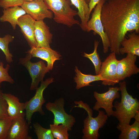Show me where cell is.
Listing matches in <instances>:
<instances>
[{
	"label": "cell",
	"instance_id": "obj_11",
	"mask_svg": "<svg viewBox=\"0 0 139 139\" xmlns=\"http://www.w3.org/2000/svg\"><path fill=\"white\" fill-rule=\"evenodd\" d=\"M21 7L36 21L51 19L53 17L52 12L48 9L43 0L24 2Z\"/></svg>",
	"mask_w": 139,
	"mask_h": 139
},
{
	"label": "cell",
	"instance_id": "obj_26",
	"mask_svg": "<svg viewBox=\"0 0 139 139\" xmlns=\"http://www.w3.org/2000/svg\"><path fill=\"white\" fill-rule=\"evenodd\" d=\"M33 126L38 139H54L50 128H45L37 123H34Z\"/></svg>",
	"mask_w": 139,
	"mask_h": 139
},
{
	"label": "cell",
	"instance_id": "obj_22",
	"mask_svg": "<svg viewBox=\"0 0 139 139\" xmlns=\"http://www.w3.org/2000/svg\"><path fill=\"white\" fill-rule=\"evenodd\" d=\"M117 128L121 131L119 139H137L139 136V122L135 120L131 125H118Z\"/></svg>",
	"mask_w": 139,
	"mask_h": 139
},
{
	"label": "cell",
	"instance_id": "obj_31",
	"mask_svg": "<svg viewBox=\"0 0 139 139\" xmlns=\"http://www.w3.org/2000/svg\"><path fill=\"white\" fill-rule=\"evenodd\" d=\"M100 0H90L88 4L89 13L90 14L92 10Z\"/></svg>",
	"mask_w": 139,
	"mask_h": 139
},
{
	"label": "cell",
	"instance_id": "obj_12",
	"mask_svg": "<svg viewBox=\"0 0 139 139\" xmlns=\"http://www.w3.org/2000/svg\"><path fill=\"white\" fill-rule=\"evenodd\" d=\"M137 57L136 55L129 53L125 58L118 60L117 77L119 81L139 72V68L135 64Z\"/></svg>",
	"mask_w": 139,
	"mask_h": 139
},
{
	"label": "cell",
	"instance_id": "obj_21",
	"mask_svg": "<svg viewBox=\"0 0 139 139\" xmlns=\"http://www.w3.org/2000/svg\"><path fill=\"white\" fill-rule=\"evenodd\" d=\"M75 70L76 76L74 79L76 84V88L77 89L86 86H92L90 83L92 82L102 80V78L100 74L93 75L84 74L82 73L77 66L75 67Z\"/></svg>",
	"mask_w": 139,
	"mask_h": 139
},
{
	"label": "cell",
	"instance_id": "obj_27",
	"mask_svg": "<svg viewBox=\"0 0 139 139\" xmlns=\"http://www.w3.org/2000/svg\"><path fill=\"white\" fill-rule=\"evenodd\" d=\"M12 119L8 116L0 120V139H6Z\"/></svg>",
	"mask_w": 139,
	"mask_h": 139
},
{
	"label": "cell",
	"instance_id": "obj_8",
	"mask_svg": "<svg viewBox=\"0 0 139 139\" xmlns=\"http://www.w3.org/2000/svg\"><path fill=\"white\" fill-rule=\"evenodd\" d=\"M64 99L60 98L56 100L54 102H48L46 105V108L54 115V124L64 125L67 126L68 131H71L76 122V119L73 116L66 112L64 107Z\"/></svg>",
	"mask_w": 139,
	"mask_h": 139
},
{
	"label": "cell",
	"instance_id": "obj_4",
	"mask_svg": "<svg viewBox=\"0 0 139 139\" xmlns=\"http://www.w3.org/2000/svg\"><path fill=\"white\" fill-rule=\"evenodd\" d=\"M53 81L54 79L50 78L41 82L40 86L36 89L34 95L29 101L25 102L26 120L29 125L35 112H38L42 115H45V113L42 108L43 105L46 102L43 96V92Z\"/></svg>",
	"mask_w": 139,
	"mask_h": 139
},
{
	"label": "cell",
	"instance_id": "obj_10",
	"mask_svg": "<svg viewBox=\"0 0 139 139\" xmlns=\"http://www.w3.org/2000/svg\"><path fill=\"white\" fill-rule=\"evenodd\" d=\"M116 54L111 52L102 62L99 74L102 78L103 85L114 86L119 82L117 77L118 60Z\"/></svg>",
	"mask_w": 139,
	"mask_h": 139
},
{
	"label": "cell",
	"instance_id": "obj_35",
	"mask_svg": "<svg viewBox=\"0 0 139 139\" xmlns=\"http://www.w3.org/2000/svg\"><path fill=\"white\" fill-rule=\"evenodd\" d=\"M105 0V1H107V0Z\"/></svg>",
	"mask_w": 139,
	"mask_h": 139
},
{
	"label": "cell",
	"instance_id": "obj_20",
	"mask_svg": "<svg viewBox=\"0 0 139 139\" xmlns=\"http://www.w3.org/2000/svg\"><path fill=\"white\" fill-rule=\"evenodd\" d=\"M72 4L78 10L77 15L79 17L81 23L80 25L82 30L86 31L87 24L90 14L88 4L86 0H70Z\"/></svg>",
	"mask_w": 139,
	"mask_h": 139
},
{
	"label": "cell",
	"instance_id": "obj_33",
	"mask_svg": "<svg viewBox=\"0 0 139 139\" xmlns=\"http://www.w3.org/2000/svg\"><path fill=\"white\" fill-rule=\"evenodd\" d=\"M24 2H31L35 0H23Z\"/></svg>",
	"mask_w": 139,
	"mask_h": 139
},
{
	"label": "cell",
	"instance_id": "obj_32",
	"mask_svg": "<svg viewBox=\"0 0 139 139\" xmlns=\"http://www.w3.org/2000/svg\"><path fill=\"white\" fill-rule=\"evenodd\" d=\"M135 120L139 122V111L138 110L134 118Z\"/></svg>",
	"mask_w": 139,
	"mask_h": 139
},
{
	"label": "cell",
	"instance_id": "obj_16",
	"mask_svg": "<svg viewBox=\"0 0 139 139\" xmlns=\"http://www.w3.org/2000/svg\"><path fill=\"white\" fill-rule=\"evenodd\" d=\"M3 96L7 104L8 116L12 119L24 118L25 102H20L18 97L11 94L3 93Z\"/></svg>",
	"mask_w": 139,
	"mask_h": 139
},
{
	"label": "cell",
	"instance_id": "obj_29",
	"mask_svg": "<svg viewBox=\"0 0 139 139\" xmlns=\"http://www.w3.org/2000/svg\"><path fill=\"white\" fill-rule=\"evenodd\" d=\"M3 93L0 90V120L8 116V105L3 96Z\"/></svg>",
	"mask_w": 139,
	"mask_h": 139
},
{
	"label": "cell",
	"instance_id": "obj_30",
	"mask_svg": "<svg viewBox=\"0 0 139 139\" xmlns=\"http://www.w3.org/2000/svg\"><path fill=\"white\" fill-rule=\"evenodd\" d=\"M23 0H0V7L3 9L16 6H21Z\"/></svg>",
	"mask_w": 139,
	"mask_h": 139
},
{
	"label": "cell",
	"instance_id": "obj_9",
	"mask_svg": "<svg viewBox=\"0 0 139 139\" xmlns=\"http://www.w3.org/2000/svg\"><path fill=\"white\" fill-rule=\"evenodd\" d=\"M119 91L120 87H109L107 91L102 93L94 91L93 95L96 101L93 109L98 111L100 108H102L105 110L108 117L112 116L114 111L113 102L115 100L120 97Z\"/></svg>",
	"mask_w": 139,
	"mask_h": 139
},
{
	"label": "cell",
	"instance_id": "obj_13",
	"mask_svg": "<svg viewBox=\"0 0 139 139\" xmlns=\"http://www.w3.org/2000/svg\"><path fill=\"white\" fill-rule=\"evenodd\" d=\"M24 118L12 119L6 139H32L29 135V125Z\"/></svg>",
	"mask_w": 139,
	"mask_h": 139
},
{
	"label": "cell",
	"instance_id": "obj_19",
	"mask_svg": "<svg viewBox=\"0 0 139 139\" xmlns=\"http://www.w3.org/2000/svg\"><path fill=\"white\" fill-rule=\"evenodd\" d=\"M3 12V14L0 17V22H9L14 30L16 28L19 19L26 14L21 7L18 6L4 9Z\"/></svg>",
	"mask_w": 139,
	"mask_h": 139
},
{
	"label": "cell",
	"instance_id": "obj_15",
	"mask_svg": "<svg viewBox=\"0 0 139 139\" xmlns=\"http://www.w3.org/2000/svg\"><path fill=\"white\" fill-rule=\"evenodd\" d=\"M27 53L32 57L39 58L46 61L47 63V67L49 70L53 69L54 62L59 60L62 56L59 53L50 47H33Z\"/></svg>",
	"mask_w": 139,
	"mask_h": 139
},
{
	"label": "cell",
	"instance_id": "obj_34",
	"mask_svg": "<svg viewBox=\"0 0 139 139\" xmlns=\"http://www.w3.org/2000/svg\"><path fill=\"white\" fill-rule=\"evenodd\" d=\"M86 2L88 4L90 0H86Z\"/></svg>",
	"mask_w": 139,
	"mask_h": 139
},
{
	"label": "cell",
	"instance_id": "obj_17",
	"mask_svg": "<svg viewBox=\"0 0 139 139\" xmlns=\"http://www.w3.org/2000/svg\"><path fill=\"white\" fill-rule=\"evenodd\" d=\"M34 36L37 47H50L53 35L49 27L43 20L35 21Z\"/></svg>",
	"mask_w": 139,
	"mask_h": 139
},
{
	"label": "cell",
	"instance_id": "obj_25",
	"mask_svg": "<svg viewBox=\"0 0 139 139\" xmlns=\"http://www.w3.org/2000/svg\"><path fill=\"white\" fill-rule=\"evenodd\" d=\"M50 129L54 138L68 139V130L66 126L62 124L59 125L50 124Z\"/></svg>",
	"mask_w": 139,
	"mask_h": 139
},
{
	"label": "cell",
	"instance_id": "obj_24",
	"mask_svg": "<svg viewBox=\"0 0 139 139\" xmlns=\"http://www.w3.org/2000/svg\"><path fill=\"white\" fill-rule=\"evenodd\" d=\"M14 37L9 34L3 37H0V49L4 54L6 61L10 63L12 61L13 56L10 53L8 48L9 44L13 40Z\"/></svg>",
	"mask_w": 139,
	"mask_h": 139
},
{
	"label": "cell",
	"instance_id": "obj_5",
	"mask_svg": "<svg viewBox=\"0 0 139 139\" xmlns=\"http://www.w3.org/2000/svg\"><path fill=\"white\" fill-rule=\"evenodd\" d=\"M106 1L105 0H100L94 8L91 18L88 22L86 30L88 32L93 31L100 36L102 42L103 52L105 54L108 52L110 47L109 41L104 31L101 18L102 7Z\"/></svg>",
	"mask_w": 139,
	"mask_h": 139
},
{
	"label": "cell",
	"instance_id": "obj_7",
	"mask_svg": "<svg viewBox=\"0 0 139 139\" xmlns=\"http://www.w3.org/2000/svg\"><path fill=\"white\" fill-rule=\"evenodd\" d=\"M96 117H92L93 113H88L84 120V128L82 132L83 139H98L99 136V131L105 125L108 119L107 114L102 110L98 111Z\"/></svg>",
	"mask_w": 139,
	"mask_h": 139
},
{
	"label": "cell",
	"instance_id": "obj_23",
	"mask_svg": "<svg viewBox=\"0 0 139 139\" xmlns=\"http://www.w3.org/2000/svg\"><path fill=\"white\" fill-rule=\"evenodd\" d=\"M99 44V42L98 41L95 40L93 52L90 54H88L84 52L83 55L84 57L88 58L93 64L96 75L99 74L102 63L97 51Z\"/></svg>",
	"mask_w": 139,
	"mask_h": 139
},
{
	"label": "cell",
	"instance_id": "obj_3",
	"mask_svg": "<svg viewBox=\"0 0 139 139\" xmlns=\"http://www.w3.org/2000/svg\"><path fill=\"white\" fill-rule=\"evenodd\" d=\"M48 9L54 14L53 19L57 23L69 27L80 25L74 17L77 12L71 7L68 0H43Z\"/></svg>",
	"mask_w": 139,
	"mask_h": 139
},
{
	"label": "cell",
	"instance_id": "obj_2",
	"mask_svg": "<svg viewBox=\"0 0 139 139\" xmlns=\"http://www.w3.org/2000/svg\"><path fill=\"white\" fill-rule=\"evenodd\" d=\"M119 85L121 100L119 102L117 101L115 102L114 107L115 110L112 116L119 121L118 125H123L129 124L131 119L139 110V102L137 98H134L128 92L126 81L119 82Z\"/></svg>",
	"mask_w": 139,
	"mask_h": 139
},
{
	"label": "cell",
	"instance_id": "obj_6",
	"mask_svg": "<svg viewBox=\"0 0 139 139\" xmlns=\"http://www.w3.org/2000/svg\"><path fill=\"white\" fill-rule=\"evenodd\" d=\"M31 56L28 53L26 57L20 59V64L24 66L28 71L32 79L30 89L36 90L40 82L43 81L45 75L49 70L44 62L40 61L36 63L31 62Z\"/></svg>",
	"mask_w": 139,
	"mask_h": 139
},
{
	"label": "cell",
	"instance_id": "obj_28",
	"mask_svg": "<svg viewBox=\"0 0 139 139\" xmlns=\"http://www.w3.org/2000/svg\"><path fill=\"white\" fill-rule=\"evenodd\" d=\"M4 64L2 62L0 63V88L1 83L4 81L13 84L14 81L9 75L8 71L10 68V65L7 64L5 68L4 67Z\"/></svg>",
	"mask_w": 139,
	"mask_h": 139
},
{
	"label": "cell",
	"instance_id": "obj_1",
	"mask_svg": "<svg viewBox=\"0 0 139 139\" xmlns=\"http://www.w3.org/2000/svg\"><path fill=\"white\" fill-rule=\"evenodd\" d=\"M101 18L111 52L119 55L127 33H139V0H108L102 6Z\"/></svg>",
	"mask_w": 139,
	"mask_h": 139
},
{
	"label": "cell",
	"instance_id": "obj_18",
	"mask_svg": "<svg viewBox=\"0 0 139 139\" xmlns=\"http://www.w3.org/2000/svg\"><path fill=\"white\" fill-rule=\"evenodd\" d=\"M119 53L122 55L131 53L139 56V34L135 32L129 34L128 38L125 37L123 39L121 44Z\"/></svg>",
	"mask_w": 139,
	"mask_h": 139
},
{
	"label": "cell",
	"instance_id": "obj_14",
	"mask_svg": "<svg viewBox=\"0 0 139 139\" xmlns=\"http://www.w3.org/2000/svg\"><path fill=\"white\" fill-rule=\"evenodd\" d=\"M35 21L29 15L26 14L19 19L17 24L31 48L37 47L34 36Z\"/></svg>",
	"mask_w": 139,
	"mask_h": 139
}]
</instances>
